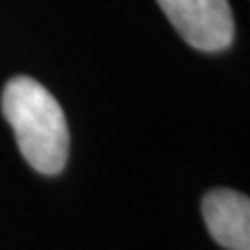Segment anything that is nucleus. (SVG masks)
<instances>
[{
    "mask_svg": "<svg viewBox=\"0 0 250 250\" xmlns=\"http://www.w3.org/2000/svg\"><path fill=\"white\" fill-rule=\"evenodd\" d=\"M2 113L31 167L44 175H57L65 169L71 144L69 125L59 100L40 82L27 75L6 82Z\"/></svg>",
    "mask_w": 250,
    "mask_h": 250,
    "instance_id": "1",
    "label": "nucleus"
},
{
    "mask_svg": "<svg viewBox=\"0 0 250 250\" xmlns=\"http://www.w3.org/2000/svg\"><path fill=\"white\" fill-rule=\"evenodd\" d=\"M171 25L184 40L202 52L228 50L233 36L231 6L228 0H156Z\"/></svg>",
    "mask_w": 250,
    "mask_h": 250,
    "instance_id": "2",
    "label": "nucleus"
},
{
    "mask_svg": "<svg viewBox=\"0 0 250 250\" xmlns=\"http://www.w3.org/2000/svg\"><path fill=\"white\" fill-rule=\"evenodd\" d=\"M207 229L219 246L228 250H250V200L236 190L208 192L202 200Z\"/></svg>",
    "mask_w": 250,
    "mask_h": 250,
    "instance_id": "3",
    "label": "nucleus"
}]
</instances>
